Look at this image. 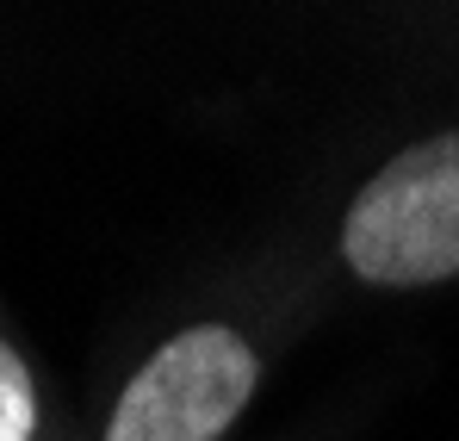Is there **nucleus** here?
Wrapping results in <instances>:
<instances>
[{
  "instance_id": "nucleus-1",
  "label": "nucleus",
  "mask_w": 459,
  "mask_h": 441,
  "mask_svg": "<svg viewBox=\"0 0 459 441\" xmlns=\"http://www.w3.org/2000/svg\"><path fill=\"white\" fill-rule=\"evenodd\" d=\"M342 261L367 287H435L459 274V131L391 155L354 193Z\"/></svg>"
},
{
  "instance_id": "nucleus-2",
  "label": "nucleus",
  "mask_w": 459,
  "mask_h": 441,
  "mask_svg": "<svg viewBox=\"0 0 459 441\" xmlns=\"http://www.w3.org/2000/svg\"><path fill=\"white\" fill-rule=\"evenodd\" d=\"M255 355L224 323L180 330L125 385L106 441H218L255 392Z\"/></svg>"
},
{
  "instance_id": "nucleus-3",
  "label": "nucleus",
  "mask_w": 459,
  "mask_h": 441,
  "mask_svg": "<svg viewBox=\"0 0 459 441\" xmlns=\"http://www.w3.org/2000/svg\"><path fill=\"white\" fill-rule=\"evenodd\" d=\"M31 429H38L31 373H25V361L0 342V441H31Z\"/></svg>"
}]
</instances>
